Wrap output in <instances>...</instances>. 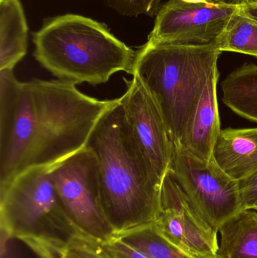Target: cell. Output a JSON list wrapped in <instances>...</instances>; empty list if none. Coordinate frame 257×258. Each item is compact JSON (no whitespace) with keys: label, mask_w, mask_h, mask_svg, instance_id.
Listing matches in <instances>:
<instances>
[{"label":"cell","mask_w":257,"mask_h":258,"mask_svg":"<svg viewBox=\"0 0 257 258\" xmlns=\"http://www.w3.org/2000/svg\"><path fill=\"white\" fill-rule=\"evenodd\" d=\"M63 80L18 81L0 71V188L28 168L53 165L85 147L119 101L98 100Z\"/></svg>","instance_id":"cell-1"},{"label":"cell","mask_w":257,"mask_h":258,"mask_svg":"<svg viewBox=\"0 0 257 258\" xmlns=\"http://www.w3.org/2000/svg\"><path fill=\"white\" fill-rule=\"evenodd\" d=\"M85 147L98 160L101 209L114 235L153 222L163 180L133 136L119 98L98 121Z\"/></svg>","instance_id":"cell-2"},{"label":"cell","mask_w":257,"mask_h":258,"mask_svg":"<svg viewBox=\"0 0 257 258\" xmlns=\"http://www.w3.org/2000/svg\"><path fill=\"white\" fill-rule=\"evenodd\" d=\"M33 42L36 60L58 80L97 86L121 71L132 74L136 51L88 17L48 18L33 33Z\"/></svg>","instance_id":"cell-3"},{"label":"cell","mask_w":257,"mask_h":258,"mask_svg":"<svg viewBox=\"0 0 257 258\" xmlns=\"http://www.w3.org/2000/svg\"><path fill=\"white\" fill-rule=\"evenodd\" d=\"M221 51L215 45L147 42L136 51L131 75L159 109L174 145H182L199 98Z\"/></svg>","instance_id":"cell-4"},{"label":"cell","mask_w":257,"mask_h":258,"mask_svg":"<svg viewBox=\"0 0 257 258\" xmlns=\"http://www.w3.org/2000/svg\"><path fill=\"white\" fill-rule=\"evenodd\" d=\"M53 165L28 168L0 188L2 233L25 244L39 258H60L71 238L79 232L54 187Z\"/></svg>","instance_id":"cell-5"},{"label":"cell","mask_w":257,"mask_h":258,"mask_svg":"<svg viewBox=\"0 0 257 258\" xmlns=\"http://www.w3.org/2000/svg\"><path fill=\"white\" fill-rule=\"evenodd\" d=\"M168 172L196 212L216 231L242 211L238 180L228 175L214 157L205 162L184 146L174 145Z\"/></svg>","instance_id":"cell-6"},{"label":"cell","mask_w":257,"mask_h":258,"mask_svg":"<svg viewBox=\"0 0 257 258\" xmlns=\"http://www.w3.org/2000/svg\"><path fill=\"white\" fill-rule=\"evenodd\" d=\"M51 179L59 199L75 228L98 240L114 236L101 209L98 163L84 147L53 165Z\"/></svg>","instance_id":"cell-7"},{"label":"cell","mask_w":257,"mask_h":258,"mask_svg":"<svg viewBox=\"0 0 257 258\" xmlns=\"http://www.w3.org/2000/svg\"><path fill=\"white\" fill-rule=\"evenodd\" d=\"M239 3L223 0L189 3L168 0L161 6L147 42L182 45H215Z\"/></svg>","instance_id":"cell-8"},{"label":"cell","mask_w":257,"mask_h":258,"mask_svg":"<svg viewBox=\"0 0 257 258\" xmlns=\"http://www.w3.org/2000/svg\"><path fill=\"white\" fill-rule=\"evenodd\" d=\"M172 245L193 258H216L218 232L196 212L172 174L163 179L159 206L152 223Z\"/></svg>","instance_id":"cell-9"},{"label":"cell","mask_w":257,"mask_h":258,"mask_svg":"<svg viewBox=\"0 0 257 258\" xmlns=\"http://www.w3.org/2000/svg\"><path fill=\"white\" fill-rule=\"evenodd\" d=\"M119 98L127 124L148 160L161 179L168 172L174 144L159 109L138 79L126 82Z\"/></svg>","instance_id":"cell-10"},{"label":"cell","mask_w":257,"mask_h":258,"mask_svg":"<svg viewBox=\"0 0 257 258\" xmlns=\"http://www.w3.org/2000/svg\"><path fill=\"white\" fill-rule=\"evenodd\" d=\"M219 77L217 66L208 77L182 144L192 154L205 162L213 159L214 144L222 130L217 101Z\"/></svg>","instance_id":"cell-11"},{"label":"cell","mask_w":257,"mask_h":258,"mask_svg":"<svg viewBox=\"0 0 257 258\" xmlns=\"http://www.w3.org/2000/svg\"><path fill=\"white\" fill-rule=\"evenodd\" d=\"M213 157L232 178H245L257 170V128L222 129Z\"/></svg>","instance_id":"cell-12"},{"label":"cell","mask_w":257,"mask_h":258,"mask_svg":"<svg viewBox=\"0 0 257 258\" xmlns=\"http://www.w3.org/2000/svg\"><path fill=\"white\" fill-rule=\"evenodd\" d=\"M28 25L20 0H0V71L13 70L27 52Z\"/></svg>","instance_id":"cell-13"},{"label":"cell","mask_w":257,"mask_h":258,"mask_svg":"<svg viewBox=\"0 0 257 258\" xmlns=\"http://www.w3.org/2000/svg\"><path fill=\"white\" fill-rule=\"evenodd\" d=\"M217 258H257V212L243 210L219 229Z\"/></svg>","instance_id":"cell-14"},{"label":"cell","mask_w":257,"mask_h":258,"mask_svg":"<svg viewBox=\"0 0 257 258\" xmlns=\"http://www.w3.org/2000/svg\"><path fill=\"white\" fill-rule=\"evenodd\" d=\"M223 104L233 113L257 123V65L246 63L221 83Z\"/></svg>","instance_id":"cell-15"},{"label":"cell","mask_w":257,"mask_h":258,"mask_svg":"<svg viewBox=\"0 0 257 258\" xmlns=\"http://www.w3.org/2000/svg\"><path fill=\"white\" fill-rule=\"evenodd\" d=\"M215 45L221 52L231 51L257 57V21L241 11L240 3Z\"/></svg>","instance_id":"cell-16"},{"label":"cell","mask_w":257,"mask_h":258,"mask_svg":"<svg viewBox=\"0 0 257 258\" xmlns=\"http://www.w3.org/2000/svg\"><path fill=\"white\" fill-rule=\"evenodd\" d=\"M115 236L149 258H193L163 238L152 223Z\"/></svg>","instance_id":"cell-17"},{"label":"cell","mask_w":257,"mask_h":258,"mask_svg":"<svg viewBox=\"0 0 257 258\" xmlns=\"http://www.w3.org/2000/svg\"><path fill=\"white\" fill-rule=\"evenodd\" d=\"M60 258L110 257L103 248L102 241L78 232L71 238Z\"/></svg>","instance_id":"cell-18"},{"label":"cell","mask_w":257,"mask_h":258,"mask_svg":"<svg viewBox=\"0 0 257 258\" xmlns=\"http://www.w3.org/2000/svg\"><path fill=\"white\" fill-rule=\"evenodd\" d=\"M161 0H106V4L119 15L128 17L139 15L156 16Z\"/></svg>","instance_id":"cell-19"},{"label":"cell","mask_w":257,"mask_h":258,"mask_svg":"<svg viewBox=\"0 0 257 258\" xmlns=\"http://www.w3.org/2000/svg\"><path fill=\"white\" fill-rule=\"evenodd\" d=\"M102 246L110 258H149L115 235L102 242Z\"/></svg>","instance_id":"cell-20"},{"label":"cell","mask_w":257,"mask_h":258,"mask_svg":"<svg viewBox=\"0 0 257 258\" xmlns=\"http://www.w3.org/2000/svg\"><path fill=\"white\" fill-rule=\"evenodd\" d=\"M241 209L250 210L257 203V170L245 178L238 180Z\"/></svg>","instance_id":"cell-21"},{"label":"cell","mask_w":257,"mask_h":258,"mask_svg":"<svg viewBox=\"0 0 257 258\" xmlns=\"http://www.w3.org/2000/svg\"><path fill=\"white\" fill-rule=\"evenodd\" d=\"M240 8L245 15L257 21V4L242 1L240 3Z\"/></svg>","instance_id":"cell-22"},{"label":"cell","mask_w":257,"mask_h":258,"mask_svg":"<svg viewBox=\"0 0 257 258\" xmlns=\"http://www.w3.org/2000/svg\"><path fill=\"white\" fill-rule=\"evenodd\" d=\"M186 3H209V0H183Z\"/></svg>","instance_id":"cell-23"},{"label":"cell","mask_w":257,"mask_h":258,"mask_svg":"<svg viewBox=\"0 0 257 258\" xmlns=\"http://www.w3.org/2000/svg\"><path fill=\"white\" fill-rule=\"evenodd\" d=\"M243 2H245L247 3H253V4H257V0H243Z\"/></svg>","instance_id":"cell-24"},{"label":"cell","mask_w":257,"mask_h":258,"mask_svg":"<svg viewBox=\"0 0 257 258\" xmlns=\"http://www.w3.org/2000/svg\"><path fill=\"white\" fill-rule=\"evenodd\" d=\"M252 210L257 211V203L254 205V206H253V208H252Z\"/></svg>","instance_id":"cell-25"},{"label":"cell","mask_w":257,"mask_h":258,"mask_svg":"<svg viewBox=\"0 0 257 258\" xmlns=\"http://www.w3.org/2000/svg\"><path fill=\"white\" fill-rule=\"evenodd\" d=\"M210 2L218 1V0H209Z\"/></svg>","instance_id":"cell-26"},{"label":"cell","mask_w":257,"mask_h":258,"mask_svg":"<svg viewBox=\"0 0 257 258\" xmlns=\"http://www.w3.org/2000/svg\"><path fill=\"white\" fill-rule=\"evenodd\" d=\"M216 258H217V257H216Z\"/></svg>","instance_id":"cell-27"}]
</instances>
